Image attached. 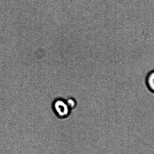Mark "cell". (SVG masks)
<instances>
[{
  "mask_svg": "<svg viewBox=\"0 0 154 154\" xmlns=\"http://www.w3.org/2000/svg\"><path fill=\"white\" fill-rule=\"evenodd\" d=\"M52 108L55 115L60 119L68 117L72 111L66 100L60 98L56 99L53 101Z\"/></svg>",
  "mask_w": 154,
  "mask_h": 154,
  "instance_id": "6da1fadb",
  "label": "cell"
},
{
  "mask_svg": "<svg viewBox=\"0 0 154 154\" xmlns=\"http://www.w3.org/2000/svg\"><path fill=\"white\" fill-rule=\"evenodd\" d=\"M146 84L149 90L154 94V70L150 71L146 76Z\"/></svg>",
  "mask_w": 154,
  "mask_h": 154,
  "instance_id": "7a4b0ae2",
  "label": "cell"
},
{
  "mask_svg": "<svg viewBox=\"0 0 154 154\" xmlns=\"http://www.w3.org/2000/svg\"><path fill=\"white\" fill-rule=\"evenodd\" d=\"M68 105L69 106L71 110L75 109L76 107L77 106V102L76 100L74 98L69 97L66 100Z\"/></svg>",
  "mask_w": 154,
  "mask_h": 154,
  "instance_id": "3957f363",
  "label": "cell"
}]
</instances>
